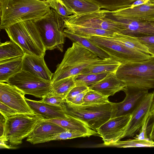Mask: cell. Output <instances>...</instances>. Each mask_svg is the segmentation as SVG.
Here are the masks:
<instances>
[{"label":"cell","mask_w":154,"mask_h":154,"mask_svg":"<svg viewBox=\"0 0 154 154\" xmlns=\"http://www.w3.org/2000/svg\"><path fill=\"white\" fill-rule=\"evenodd\" d=\"M125 84L117 77L116 73H110L103 79L89 87V89L108 96L123 91Z\"/></svg>","instance_id":"cell-19"},{"label":"cell","mask_w":154,"mask_h":154,"mask_svg":"<svg viewBox=\"0 0 154 154\" xmlns=\"http://www.w3.org/2000/svg\"><path fill=\"white\" fill-rule=\"evenodd\" d=\"M45 118L36 115L19 114L6 120L3 135L0 139L4 140L11 146L22 143L37 125Z\"/></svg>","instance_id":"cell-7"},{"label":"cell","mask_w":154,"mask_h":154,"mask_svg":"<svg viewBox=\"0 0 154 154\" xmlns=\"http://www.w3.org/2000/svg\"><path fill=\"white\" fill-rule=\"evenodd\" d=\"M154 99V91L149 93L131 115L124 138L133 137L140 130L146 116L150 113Z\"/></svg>","instance_id":"cell-15"},{"label":"cell","mask_w":154,"mask_h":154,"mask_svg":"<svg viewBox=\"0 0 154 154\" xmlns=\"http://www.w3.org/2000/svg\"><path fill=\"white\" fill-rule=\"evenodd\" d=\"M43 0V1H48V2H49V1H50L51 0Z\"/></svg>","instance_id":"cell-49"},{"label":"cell","mask_w":154,"mask_h":154,"mask_svg":"<svg viewBox=\"0 0 154 154\" xmlns=\"http://www.w3.org/2000/svg\"><path fill=\"white\" fill-rule=\"evenodd\" d=\"M22 70L48 81H51L52 73L46 64L44 57L25 54L23 59Z\"/></svg>","instance_id":"cell-16"},{"label":"cell","mask_w":154,"mask_h":154,"mask_svg":"<svg viewBox=\"0 0 154 154\" xmlns=\"http://www.w3.org/2000/svg\"><path fill=\"white\" fill-rule=\"evenodd\" d=\"M65 28L70 32L85 38L91 35L110 37L114 33L112 32L103 29L72 25H65Z\"/></svg>","instance_id":"cell-28"},{"label":"cell","mask_w":154,"mask_h":154,"mask_svg":"<svg viewBox=\"0 0 154 154\" xmlns=\"http://www.w3.org/2000/svg\"><path fill=\"white\" fill-rule=\"evenodd\" d=\"M98 56L85 48L78 42H73L66 51L61 62L56 66L51 82L74 77L86 67L100 59Z\"/></svg>","instance_id":"cell-2"},{"label":"cell","mask_w":154,"mask_h":154,"mask_svg":"<svg viewBox=\"0 0 154 154\" xmlns=\"http://www.w3.org/2000/svg\"><path fill=\"white\" fill-rule=\"evenodd\" d=\"M25 54L22 48L10 39L0 44V63L23 57Z\"/></svg>","instance_id":"cell-23"},{"label":"cell","mask_w":154,"mask_h":154,"mask_svg":"<svg viewBox=\"0 0 154 154\" xmlns=\"http://www.w3.org/2000/svg\"><path fill=\"white\" fill-rule=\"evenodd\" d=\"M148 3L150 4L154 5V0H149Z\"/></svg>","instance_id":"cell-47"},{"label":"cell","mask_w":154,"mask_h":154,"mask_svg":"<svg viewBox=\"0 0 154 154\" xmlns=\"http://www.w3.org/2000/svg\"><path fill=\"white\" fill-rule=\"evenodd\" d=\"M64 32L66 37L69 38L73 42H79L85 48L100 59H104L111 57L107 53L87 38L75 35L66 29L64 30Z\"/></svg>","instance_id":"cell-25"},{"label":"cell","mask_w":154,"mask_h":154,"mask_svg":"<svg viewBox=\"0 0 154 154\" xmlns=\"http://www.w3.org/2000/svg\"><path fill=\"white\" fill-rule=\"evenodd\" d=\"M0 112L6 120L20 114L17 111L0 101Z\"/></svg>","instance_id":"cell-39"},{"label":"cell","mask_w":154,"mask_h":154,"mask_svg":"<svg viewBox=\"0 0 154 154\" xmlns=\"http://www.w3.org/2000/svg\"><path fill=\"white\" fill-rule=\"evenodd\" d=\"M51 8L48 2L41 0H0V29L38 19Z\"/></svg>","instance_id":"cell-1"},{"label":"cell","mask_w":154,"mask_h":154,"mask_svg":"<svg viewBox=\"0 0 154 154\" xmlns=\"http://www.w3.org/2000/svg\"><path fill=\"white\" fill-rule=\"evenodd\" d=\"M28 105L35 115L43 117L45 120L66 119L61 106L51 105L41 100L35 101L25 98Z\"/></svg>","instance_id":"cell-18"},{"label":"cell","mask_w":154,"mask_h":154,"mask_svg":"<svg viewBox=\"0 0 154 154\" xmlns=\"http://www.w3.org/2000/svg\"><path fill=\"white\" fill-rule=\"evenodd\" d=\"M59 125L42 120L27 137L26 140L35 144L41 143L44 140L66 131Z\"/></svg>","instance_id":"cell-17"},{"label":"cell","mask_w":154,"mask_h":154,"mask_svg":"<svg viewBox=\"0 0 154 154\" xmlns=\"http://www.w3.org/2000/svg\"><path fill=\"white\" fill-rule=\"evenodd\" d=\"M110 146L119 148L154 147L153 141L142 140L136 139H129L125 140H119Z\"/></svg>","instance_id":"cell-33"},{"label":"cell","mask_w":154,"mask_h":154,"mask_svg":"<svg viewBox=\"0 0 154 154\" xmlns=\"http://www.w3.org/2000/svg\"><path fill=\"white\" fill-rule=\"evenodd\" d=\"M113 11L116 14L130 19L154 21V5L148 3L134 7H129Z\"/></svg>","instance_id":"cell-20"},{"label":"cell","mask_w":154,"mask_h":154,"mask_svg":"<svg viewBox=\"0 0 154 154\" xmlns=\"http://www.w3.org/2000/svg\"><path fill=\"white\" fill-rule=\"evenodd\" d=\"M25 94L15 86L0 82V101L20 114L35 115L25 100Z\"/></svg>","instance_id":"cell-14"},{"label":"cell","mask_w":154,"mask_h":154,"mask_svg":"<svg viewBox=\"0 0 154 154\" xmlns=\"http://www.w3.org/2000/svg\"><path fill=\"white\" fill-rule=\"evenodd\" d=\"M150 112L151 117L154 119V106L152 107Z\"/></svg>","instance_id":"cell-46"},{"label":"cell","mask_w":154,"mask_h":154,"mask_svg":"<svg viewBox=\"0 0 154 154\" xmlns=\"http://www.w3.org/2000/svg\"><path fill=\"white\" fill-rule=\"evenodd\" d=\"M89 89L85 90L79 94L74 97L70 103L77 105H82L83 103V99L84 96Z\"/></svg>","instance_id":"cell-41"},{"label":"cell","mask_w":154,"mask_h":154,"mask_svg":"<svg viewBox=\"0 0 154 154\" xmlns=\"http://www.w3.org/2000/svg\"><path fill=\"white\" fill-rule=\"evenodd\" d=\"M153 144L154 145V141H153Z\"/></svg>","instance_id":"cell-50"},{"label":"cell","mask_w":154,"mask_h":154,"mask_svg":"<svg viewBox=\"0 0 154 154\" xmlns=\"http://www.w3.org/2000/svg\"><path fill=\"white\" fill-rule=\"evenodd\" d=\"M89 88V87L86 86H75L72 88L69 92L65 98V100L70 102L79 94Z\"/></svg>","instance_id":"cell-40"},{"label":"cell","mask_w":154,"mask_h":154,"mask_svg":"<svg viewBox=\"0 0 154 154\" xmlns=\"http://www.w3.org/2000/svg\"><path fill=\"white\" fill-rule=\"evenodd\" d=\"M107 73L79 74L74 76L76 86L89 87L104 78Z\"/></svg>","instance_id":"cell-31"},{"label":"cell","mask_w":154,"mask_h":154,"mask_svg":"<svg viewBox=\"0 0 154 154\" xmlns=\"http://www.w3.org/2000/svg\"><path fill=\"white\" fill-rule=\"evenodd\" d=\"M149 0H136L135 1L131 6V7H134L142 5L148 3Z\"/></svg>","instance_id":"cell-45"},{"label":"cell","mask_w":154,"mask_h":154,"mask_svg":"<svg viewBox=\"0 0 154 154\" xmlns=\"http://www.w3.org/2000/svg\"><path fill=\"white\" fill-rule=\"evenodd\" d=\"M73 14L80 15L101 9L96 4L88 0H61Z\"/></svg>","instance_id":"cell-24"},{"label":"cell","mask_w":154,"mask_h":154,"mask_svg":"<svg viewBox=\"0 0 154 154\" xmlns=\"http://www.w3.org/2000/svg\"><path fill=\"white\" fill-rule=\"evenodd\" d=\"M45 120L56 124L67 130L85 134L88 137L91 136H99L96 131L89 128L85 122L74 118L68 117L66 119Z\"/></svg>","instance_id":"cell-21"},{"label":"cell","mask_w":154,"mask_h":154,"mask_svg":"<svg viewBox=\"0 0 154 154\" xmlns=\"http://www.w3.org/2000/svg\"><path fill=\"white\" fill-rule=\"evenodd\" d=\"M23 58L0 63V82H6L22 70Z\"/></svg>","instance_id":"cell-27"},{"label":"cell","mask_w":154,"mask_h":154,"mask_svg":"<svg viewBox=\"0 0 154 154\" xmlns=\"http://www.w3.org/2000/svg\"><path fill=\"white\" fill-rule=\"evenodd\" d=\"M41 101L54 105L61 106L65 99L60 96L48 94L43 97Z\"/></svg>","instance_id":"cell-38"},{"label":"cell","mask_w":154,"mask_h":154,"mask_svg":"<svg viewBox=\"0 0 154 154\" xmlns=\"http://www.w3.org/2000/svg\"><path fill=\"white\" fill-rule=\"evenodd\" d=\"M151 117V113L148 115L145 118L142 125L140 129L138 134H137L134 138L142 140L149 141L150 140L147 133V126L149 121Z\"/></svg>","instance_id":"cell-36"},{"label":"cell","mask_w":154,"mask_h":154,"mask_svg":"<svg viewBox=\"0 0 154 154\" xmlns=\"http://www.w3.org/2000/svg\"><path fill=\"white\" fill-rule=\"evenodd\" d=\"M122 63L111 57L100 59L86 67L80 73H116Z\"/></svg>","instance_id":"cell-22"},{"label":"cell","mask_w":154,"mask_h":154,"mask_svg":"<svg viewBox=\"0 0 154 154\" xmlns=\"http://www.w3.org/2000/svg\"><path fill=\"white\" fill-rule=\"evenodd\" d=\"M137 38L140 42L147 48L150 54L154 57V35Z\"/></svg>","instance_id":"cell-37"},{"label":"cell","mask_w":154,"mask_h":154,"mask_svg":"<svg viewBox=\"0 0 154 154\" xmlns=\"http://www.w3.org/2000/svg\"><path fill=\"white\" fill-rule=\"evenodd\" d=\"M86 38L106 52L111 58L122 63L142 61L152 56L128 48L109 37L91 35Z\"/></svg>","instance_id":"cell-8"},{"label":"cell","mask_w":154,"mask_h":154,"mask_svg":"<svg viewBox=\"0 0 154 154\" xmlns=\"http://www.w3.org/2000/svg\"><path fill=\"white\" fill-rule=\"evenodd\" d=\"M5 30L10 39L17 44L25 54L44 57L46 50L32 20L16 23Z\"/></svg>","instance_id":"cell-4"},{"label":"cell","mask_w":154,"mask_h":154,"mask_svg":"<svg viewBox=\"0 0 154 154\" xmlns=\"http://www.w3.org/2000/svg\"><path fill=\"white\" fill-rule=\"evenodd\" d=\"M154 106V100H153V104H152V107H153Z\"/></svg>","instance_id":"cell-48"},{"label":"cell","mask_w":154,"mask_h":154,"mask_svg":"<svg viewBox=\"0 0 154 154\" xmlns=\"http://www.w3.org/2000/svg\"><path fill=\"white\" fill-rule=\"evenodd\" d=\"M86 137H87V136L83 133L66 130L44 140L42 142V143L52 140H65Z\"/></svg>","instance_id":"cell-34"},{"label":"cell","mask_w":154,"mask_h":154,"mask_svg":"<svg viewBox=\"0 0 154 154\" xmlns=\"http://www.w3.org/2000/svg\"><path fill=\"white\" fill-rule=\"evenodd\" d=\"M103 12L106 17L118 23L119 33L136 38L154 35V21L130 19L107 10Z\"/></svg>","instance_id":"cell-11"},{"label":"cell","mask_w":154,"mask_h":154,"mask_svg":"<svg viewBox=\"0 0 154 154\" xmlns=\"http://www.w3.org/2000/svg\"><path fill=\"white\" fill-rule=\"evenodd\" d=\"M116 74L126 86L147 90L154 88V57L142 61L122 63Z\"/></svg>","instance_id":"cell-3"},{"label":"cell","mask_w":154,"mask_h":154,"mask_svg":"<svg viewBox=\"0 0 154 154\" xmlns=\"http://www.w3.org/2000/svg\"><path fill=\"white\" fill-rule=\"evenodd\" d=\"M123 91L125 94L122 102H112L111 118L132 115L149 93L148 90L126 86Z\"/></svg>","instance_id":"cell-13"},{"label":"cell","mask_w":154,"mask_h":154,"mask_svg":"<svg viewBox=\"0 0 154 154\" xmlns=\"http://www.w3.org/2000/svg\"><path fill=\"white\" fill-rule=\"evenodd\" d=\"M108 96L89 89L85 94L82 105L104 104L110 103Z\"/></svg>","instance_id":"cell-32"},{"label":"cell","mask_w":154,"mask_h":154,"mask_svg":"<svg viewBox=\"0 0 154 154\" xmlns=\"http://www.w3.org/2000/svg\"><path fill=\"white\" fill-rule=\"evenodd\" d=\"M61 106L67 117L79 119L85 122L89 128L96 131L111 118V102L104 104L77 105L65 100Z\"/></svg>","instance_id":"cell-5"},{"label":"cell","mask_w":154,"mask_h":154,"mask_svg":"<svg viewBox=\"0 0 154 154\" xmlns=\"http://www.w3.org/2000/svg\"><path fill=\"white\" fill-rule=\"evenodd\" d=\"M96 4L100 8L114 11L130 6L136 0H88Z\"/></svg>","instance_id":"cell-30"},{"label":"cell","mask_w":154,"mask_h":154,"mask_svg":"<svg viewBox=\"0 0 154 154\" xmlns=\"http://www.w3.org/2000/svg\"><path fill=\"white\" fill-rule=\"evenodd\" d=\"M6 82L15 86L25 94L42 98L51 89L52 82L22 70L10 78Z\"/></svg>","instance_id":"cell-9"},{"label":"cell","mask_w":154,"mask_h":154,"mask_svg":"<svg viewBox=\"0 0 154 154\" xmlns=\"http://www.w3.org/2000/svg\"><path fill=\"white\" fill-rule=\"evenodd\" d=\"M48 2L51 8L63 17H66L72 14L61 0H51Z\"/></svg>","instance_id":"cell-35"},{"label":"cell","mask_w":154,"mask_h":154,"mask_svg":"<svg viewBox=\"0 0 154 154\" xmlns=\"http://www.w3.org/2000/svg\"><path fill=\"white\" fill-rule=\"evenodd\" d=\"M131 117L128 115L111 118L97 129L105 146H110L123 138Z\"/></svg>","instance_id":"cell-12"},{"label":"cell","mask_w":154,"mask_h":154,"mask_svg":"<svg viewBox=\"0 0 154 154\" xmlns=\"http://www.w3.org/2000/svg\"><path fill=\"white\" fill-rule=\"evenodd\" d=\"M64 18L51 8L41 18L33 20L46 50L57 49L63 51L66 37L64 32Z\"/></svg>","instance_id":"cell-6"},{"label":"cell","mask_w":154,"mask_h":154,"mask_svg":"<svg viewBox=\"0 0 154 154\" xmlns=\"http://www.w3.org/2000/svg\"><path fill=\"white\" fill-rule=\"evenodd\" d=\"M110 37L131 49L150 55L147 48L140 42L136 37L123 35L119 33H114L113 35Z\"/></svg>","instance_id":"cell-26"},{"label":"cell","mask_w":154,"mask_h":154,"mask_svg":"<svg viewBox=\"0 0 154 154\" xmlns=\"http://www.w3.org/2000/svg\"><path fill=\"white\" fill-rule=\"evenodd\" d=\"M75 86L74 77L64 78L52 83L48 94L60 96L65 99L69 91Z\"/></svg>","instance_id":"cell-29"},{"label":"cell","mask_w":154,"mask_h":154,"mask_svg":"<svg viewBox=\"0 0 154 154\" xmlns=\"http://www.w3.org/2000/svg\"><path fill=\"white\" fill-rule=\"evenodd\" d=\"M0 149L6 148L8 149H14L17 148V147L7 145L6 144V142L4 140L0 139Z\"/></svg>","instance_id":"cell-44"},{"label":"cell","mask_w":154,"mask_h":154,"mask_svg":"<svg viewBox=\"0 0 154 154\" xmlns=\"http://www.w3.org/2000/svg\"><path fill=\"white\" fill-rule=\"evenodd\" d=\"M65 25H72L101 29L119 33L117 22L105 16L103 9L87 14L69 16L64 19Z\"/></svg>","instance_id":"cell-10"},{"label":"cell","mask_w":154,"mask_h":154,"mask_svg":"<svg viewBox=\"0 0 154 154\" xmlns=\"http://www.w3.org/2000/svg\"><path fill=\"white\" fill-rule=\"evenodd\" d=\"M148 135L150 139L154 140V121L149 128H148Z\"/></svg>","instance_id":"cell-42"},{"label":"cell","mask_w":154,"mask_h":154,"mask_svg":"<svg viewBox=\"0 0 154 154\" xmlns=\"http://www.w3.org/2000/svg\"><path fill=\"white\" fill-rule=\"evenodd\" d=\"M0 136H2L3 134L6 119L0 113Z\"/></svg>","instance_id":"cell-43"}]
</instances>
